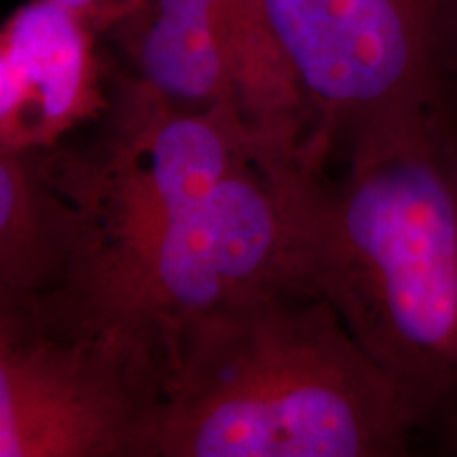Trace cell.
I'll list each match as a JSON object with an SVG mask.
<instances>
[{"mask_svg": "<svg viewBox=\"0 0 457 457\" xmlns=\"http://www.w3.org/2000/svg\"><path fill=\"white\" fill-rule=\"evenodd\" d=\"M438 3H445V0H438Z\"/></svg>", "mask_w": 457, "mask_h": 457, "instance_id": "cell-10", "label": "cell"}, {"mask_svg": "<svg viewBox=\"0 0 457 457\" xmlns=\"http://www.w3.org/2000/svg\"><path fill=\"white\" fill-rule=\"evenodd\" d=\"M165 356L66 299L0 303V457H157Z\"/></svg>", "mask_w": 457, "mask_h": 457, "instance_id": "cell-3", "label": "cell"}, {"mask_svg": "<svg viewBox=\"0 0 457 457\" xmlns=\"http://www.w3.org/2000/svg\"><path fill=\"white\" fill-rule=\"evenodd\" d=\"M89 254L87 219L57 182L47 148L0 153V301L71 293Z\"/></svg>", "mask_w": 457, "mask_h": 457, "instance_id": "cell-7", "label": "cell"}, {"mask_svg": "<svg viewBox=\"0 0 457 457\" xmlns=\"http://www.w3.org/2000/svg\"><path fill=\"white\" fill-rule=\"evenodd\" d=\"M310 117L303 151L330 163L441 102L438 0H262Z\"/></svg>", "mask_w": 457, "mask_h": 457, "instance_id": "cell-4", "label": "cell"}, {"mask_svg": "<svg viewBox=\"0 0 457 457\" xmlns=\"http://www.w3.org/2000/svg\"><path fill=\"white\" fill-rule=\"evenodd\" d=\"M293 288L327 301L417 436L457 455V125L434 104L286 168Z\"/></svg>", "mask_w": 457, "mask_h": 457, "instance_id": "cell-1", "label": "cell"}, {"mask_svg": "<svg viewBox=\"0 0 457 457\" xmlns=\"http://www.w3.org/2000/svg\"><path fill=\"white\" fill-rule=\"evenodd\" d=\"M51 3L77 11L100 34H106L112 26L134 13L142 0H51Z\"/></svg>", "mask_w": 457, "mask_h": 457, "instance_id": "cell-9", "label": "cell"}, {"mask_svg": "<svg viewBox=\"0 0 457 457\" xmlns=\"http://www.w3.org/2000/svg\"><path fill=\"white\" fill-rule=\"evenodd\" d=\"M106 34L131 74L182 106H231L262 138L296 146L310 117L262 0H142Z\"/></svg>", "mask_w": 457, "mask_h": 457, "instance_id": "cell-5", "label": "cell"}, {"mask_svg": "<svg viewBox=\"0 0 457 457\" xmlns=\"http://www.w3.org/2000/svg\"><path fill=\"white\" fill-rule=\"evenodd\" d=\"M157 457H398L417 436L390 377L327 301L273 290L163 345Z\"/></svg>", "mask_w": 457, "mask_h": 457, "instance_id": "cell-2", "label": "cell"}, {"mask_svg": "<svg viewBox=\"0 0 457 457\" xmlns=\"http://www.w3.org/2000/svg\"><path fill=\"white\" fill-rule=\"evenodd\" d=\"M77 11L28 0L0 32V153L51 148L98 121L111 71Z\"/></svg>", "mask_w": 457, "mask_h": 457, "instance_id": "cell-6", "label": "cell"}, {"mask_svg": "<svg viewBox=\"0 0 457 457\" xmlns=\"http://www.w3.org/2000/svg\"><path fill=\"white\" fill-rule=\"evenodd\" d=\"M441 106L457 125V0H449L443 13Z\"/></svg>", "mask_w": 457, "mask_h": 457, "instance_id": "cell-8", "label": "cell"}]
</instances>
